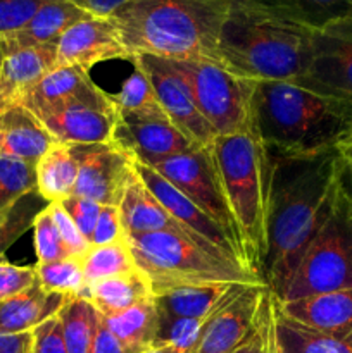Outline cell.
Returning <instances> with one entry per match:
<instances>
[{
	"label": "cell",
	"mask_w": 352,
	"mask_h": 353,
	"mask_svg": "<svg viewBox=\"0 0 352 353\" xmlns=\"http://www.w3.org/2000/svg\"><path fill=\"white\" fill-rule=\"evenodd\" d=\"M271 154L268 255L262 279L276 300L282 296L304 252L330 217L338 195L337 150L320 155Z\"/></svg>",
	"instance_id": "obj_1"
},
{
	"label": "cell",
	"mask_w": 352,
	"mask_h": 353,
	"mask_svg": "<svg viewBox=\"0 0 352 353\" xmlns=\"http://www.w3.org/2000/svg\"><path fill=\"white\" fill-rule=\"evenodd\" d=\"M313 28L262 0H233L217 43L231 72L252 81H295L313 52Z\"/></svg>",
	"instance_id": "obj_2"
},
{
	"label": "cell",
	"mask_w": 352,
	"mask_h": 353,
	"mask_svg": "<svg viewBox=\"0 0 352 353\" xmlns=\"http://www.w3.org/2000/svg\"><path fill=\"white\" fill-rule=\"evenodd\" d=\"M254 121L275 154H326L352 133V100L314 92L299 81H259Z\"/></svg>",
	"instance_id": "obj_3"
},
{
	"label": "cell",
	"mask_w": 352,
	"mask_h": 353,
	"mask_svg": "<svg viewBox=\"0 0 352 353\" xmlns=\"http://www.w3.org/2000/svg\"><path fill=\"white\" fill-rule=\"evenodd\" d=\"M233 0H131L113 14L128 52L219 62L217 43Z\"/></svg>",
	"instance_id": "obj_4"
},
{
	"label": "cell",
	"mask_w": 352,
	"mask_h": 353,
	"mask_svg": "<svg viewBox=\"0 0 352 353\" xmlns=\"http://www.w3.org/2000/svg\"><path fill=\"white\" fill-rule=\"evenodd\" d=\"M224 199L237 223L252 271L262 278L268 255L273 162L255 121L245 130L217 137L211 145Z\"/></svg>",
	"instance_id": "obj_5"
},
{
	"label": "cell",
	"mask_w": 352,
	"mask_h": 353,
	"mask_svg": "<svg viewBox=\"0 0 352 353\" xmlns=\"http://www.w3.org/2000/svg\"><path fill=\"white\" fill-rule=\"evenodd\" d=\"M128 247L138 271L148 279L152 295L169 288L211 283L266 285L257 272L202 247L175 231L128 236Z\"/></svg>",
	"instance_id": "obj_6"
},
{
	"label": "cell",
	"mask_w": 352,
	"mask_h": 353,
	"mask_svg": "<svg viewBox=\"0 0 352 353\" xmlns=\"http://www.w3.org/2000/svg\"><path fill=\"white\" fill-rule=\"evenodd\" d=\"M162 59V57H161ZM192 95L197 109L217 137L245 130L254 121L257 81L231 72L213 59H162Z\"/></svg>",
	"instance_id": "obj_7"
},
{
	"label": "cell",
	"mask_w": 352,
	"mask_h": 353,
	"mask_svg": "<svg viewBox=\"0 0 352 353\" xmlns=\"http://www.w3.org/2000/svg\"><path fill=\"white\" fill-rule=\"evenodd\" d=\"M352 288V203L338 190L335 207L304 252L276 302Z\"/></svg>",
	"instance_id": "obj_8"
},
{
	"label": "cell",
	"mask_w": 352,
	"mask_h": 353,
	"mask_svg": "<svg viewBox=\"0 0 352 353\" xmlns=\"http://www.w3.org/2000/svg\"><path fill=\"white\" fill-rule=\"evenodd\" d=\"M144 164H147L148 168L159 172L162 178L168 179L175 188H178L199 209H202L211 219L216 221L230 234L231 240L240 247L245 257L237 223H235L233 214H231L226 199H224L223 186H221L211 145L185 152V154L171 155V157L152 159V161H145ZM245 261H247V257H245Z\"/></svg>",
	"instance_id": "obj_9"
},
{
	"label": "cell",
	"mask_w": 352,
	"mask_h": 353,
	"mask_svg": "<svg viewBox=\"0 0 352 353\" xmlns=\"http://www.w3.org/2000/svg\"><path fill=\"white\" fill-rule=\"evenodd\" d=\"M295 81L324 95L352 100V17L314 31L309 65Z\"/></svg>",
	"instance_id": "obj_10"
},
{
	"label": "cell",
	"mask_w": 352,
	"mask_h": 353,
	"mask_svg": "<svg viewBox=\"0 0 352 353\" xmlns=\"http://www.w3.org/2000/svg\"><path fill=\"white\" fill-rule=\"evenodd\" d=\"M266 285H248L217 307L200 327L195 345L186 353H235L254 331L255 316L268 293Z\"/></svg>",
	"instance_id": "obj_11"
},
{
	"label": "cell",
	"mask_w": 352,
	"mask_h": 353,
	"mask_svg": "<svg viewBox=\"0 0 352 353\" xmlns=\"http://www.w3.org/2000/svg\"><path fill=\"white\" fill-rule=\"evenodd\" d=\"M78 161L72 195L85 196L100 205H117L133 171L130 155L116 143L71 145Z\"/></svg>",
	"instance_id": "obj_12"
},
{
	"label": "cell",
	"mask_w": 352,
	"mask_h": 353,
	"mask_svg": "<svg viewBox=\"0 0 352 353\" xmlns=\"http://www.w3.org/2000/svg\"><path fill=\"white\" fill-rule=\"evenodd\" d=\"M130 62L140 65L148 76L169 123L195 147L202 148L213 145L217 138L216 131L200 114L186 86L166 65V62L154 55H133Z\"/></svg>",
	"instance_id": "obj_13"
},
{
	"label": "cell",
	"mask_w": 352,
	"mask_h": 353,
	"mask_svg": "<svg viewBox=\"0 0 352 353\" xmlns=\"http://www.w3.org/2000/svg\"><path fill=\"white\" fill-rule=\"evenodd\" d=\"M133 161L135 171L138 172V176L141 178V181L145 183L148 190L154 193L155 199L161 202V205L188 231L190 234H193L195 238H199L200 241H204L206 245H209L211 248L217 250L219 254H223L224 257L231 259V261L238 262V264L245 265L247 269L248 264L245 261L244 254H242L240 247L231 240L230 234L219 226L214 219H211L202 209L195 205L188 196L183 195L178 188L171 185L166 178H162L159 172H155L154 169L148 168L144 162L137 161V159L131 157ZM252 271V269H251Z\"/></svg>",
	"instance_id": "obj_14"
},
{
	"label": "cell",
	"mask_w": 352,
	"mask_h": 353,
	"mask_svg": "<svg viewBox=\"0 0 352 353\" xmlns=\"http://www.w3.org/2000/svg\"><path fill=\"white\" fill-rule=\"evenodd\" d=\"M131 61L116 21L90 16L72 24L57 41V65H75L90 72L99 62Z\"/></svg>",
	"instance_id": "obj_15"
},
{
	"label": "cell",
	"mask_w": 352,
	"mask_h": 353,
	"mask_svg": "<svg viewBox=\"0 0 352 353\" xmlns=\"http://www.w3.org/2000/svg\"><path fill=\"white\" fill-rule=\"evenodd\" d=\"M30 110L43 124L55 143H110L117 124V114L93 109L81 103L31 107Z\"/></svg>",
	"instance_id": "obj_16"
},
{
	"label": "cell",
	"mask_w": 352,
	"mask_h": 353,
	"mask_svg": "<svg viewBox=\"0 0 352 353\" xmlns=\"http://www.w3.org/2000/svg\"><path fill=\"white\" fill-rule=\"evenodd\" d=\"M19 102L28 109L81 103V105L93 107V109L117 114L113 95L99 88L92 81L88 72L75 68V65H55Z\"/></svg>",
	"instance_id": "obj_17"
},
{
	"label": "cell",
	"mask_w": 352,
	"mask_h": 353,
	"mask_svg": "<svg viewBox=\"0 0 352 353\" xmlns=\"http://www.w3.org/2000/svg\"><path fill=\"white\" fill-rule=\"evenodd\" d=\"M286 319L331 336L352 333V288L317 293L290 302H276Z\"/></svg>",
	"instance_id": "obj_18"
},
{
	"label": "cell",
	"mask_w": 352,
	"mask_h": 353,
	"mask_svg": "<svg viewBox=\"0 0 352 353\" xmlns=\"http://www.w3.org/2000/svg\"><path fill=\"white\" fill-rule=\"evenodd\" d=\"M117 209H119L121 226H123L124 238L138 236V234L147 233H157V231H175V233H182L193 238V240L199 241L202 247L219 254L217 250L211 248L209 245L200 241L199 238L190 234L188 231H186L185 228H183L182 224H179L178 221L161 205V202L155 199L154 193H152L150 190L145 186V183L141 181V178L138 176V172L135 171V168L133 171H131L130 178H128L123 195H121L119 203H117Z\"/></svg>",
	"instance_id": "obj_19"
},
{
	"label": "cell",
	"mask_w": 352,
	"mask_h": 353,
	"mask_svg": "<svg viewBox=\"0 0 352 353\" xmlns=\"http://www.w3.org/2000/svg\"><path fill=\"white\" fill-rule=\"evenodd\" d=\"M113 143L123 148L130 157L138 161L171 157L195 150V145L186 140L169 121H130L117 119Z\"/></svg>",
	"instance_id": "obj_20"
},
{
	"label": "cell",
	"mask_w": 352,
	"mask_h": 353,
	"mask_svg": "<svg viewBox=\"0 0 352 353\" xmlns=\"http://www.w3.org/2000/svg\"><path fill=\"white\" fill-rule=\"evenodd\" d=\"M54 143L43 124L21 102L10 103L0 114V155L37 164Z\"/></svg>",
	"instance_id": "obj_21"
},
{
	"label": "cell",
	"mask_w": 352,
	"mask_h": 353,
	"mask_svg": "<svg viewBox=\"0 0 352 353\" xmlns=\"http://www.w3.org/2000/svg\"><path fill=\"white\" fill-rule=\"evenodd\" d=\"M90 14L68 0H47L26 26L16 33L0 38L6 54L14 48L35 47V45H57L59 38L78 21L86 19Z\"/></svg>",
	"instance_id": "obj_22"
},
{
	"label": "cell",
	"mask_w": 352,
	"mask_h": 353,
	"mask_svg": "<svg viewBox=\"0 0 352 353\" xmlns=\"http://www.w3.org/2000/svg\"><path fill=\"white\" fill-rule=\"evenodd\" d=\"M248 285L238 283H211L169 288L154 295V303L161 317H186L206 321L217 307L223 305L233 293Z\"/></svg>",
	"instance_id": "obj_23"
},
{
	"label": "cell",
	"mask_w": 352,
	"mask_h": 353,
	"mask_svg": "<svg viewBox=\"0 0 352 353\" xmlns=\"http://www.w3.org/2000/svg\"><path fill=\"white\" fill-rule=\"evenodd\" d=\"M55 65H57L55 43L14 48L7 52L3 59L0 86L14 102H19Z\"/></svg>",
	"instance_id": "obj_24"
},
{
	"label": "cell",
	"mask_w": 352,
	"mask_h": 353,
	"mask_svg": "<svg viewBox=\"0 0 352 353\" xmlns=\"http://www.w3.org/2000/svg\"><path fill=\"white\" fill-rule=\"evenodd\" d=\"M69 296L47 292L40 283L9 300L0 302V334L30 333L50 317L57 316Z\"/></svg>",
	"instance_id": "obj_25"
},
{
	"label": "cell",
	"mask_w": 352,
	"mask_h": 353,
	"mask_svg": "<svg viewBox=\"0 0 352 353\" xmlns=\"http://www.w3.org/2000/svg\"><path fill=\"white\" fill-rule=\"evenodd\" d=\"M102 317L128 353H147L154 348L159 331V312L154 296L123 312Z\"/></svg>",
	"instance_id": "obj_26"
},
{
	"label": "cell",
	"mask_w": 352,
	"mask_h": 353,
	"mask_svg": "<svg viewBox=\"0 0 352 353\" xmlns=\"http://www.w3.org/2000/svg\"><path fill=\"white\" fill-rule=\"evenodd\" d=\"M152 286L138 269L126 274L102 279L86 290V296L102 316L123 312L137 303L152 299Z\"/></svg>",
	"instance_id": "obj_27"
},
{
	"label": "cell",
	"mask_w": 352,
	"mask_h": 353,
	"mask_svg": "<svg viewBox=\"0 0 352 353\" xmlns=\"http://www.w3.org/2000/svg\"><path fill=\"white\" fill-rule=\"evenodd\" d=\"M78 178V161L71 145L54 143L37 162V190L48 203L72 195Z\"/></svg>",
	"instance_id": "obj_28"
},
{
	"label": "cell",
	"mask_w": 352,
	"mask_h": 353,
	"mask_svg": "<svg viewBox=\"0 0 352 353\" xmlns=\"http://www.w3.org/2000/svg\"><path fill=\"white\" fill-rule=\"evenodd\" d=\"M135 69L116 95H113L116 103L117 119L138 123V121H162L166 117L150 79L140 65L133 64Z\"/></svg>",
	"instance_id": "obj_29"
},
{
	"label": "cell",
	"mask_w": 352,
	"mask_h": 353,
	"mask_svg": "<svg viewBox=\"0 0 352 353\" xmlns=\"http://www.w3.org/2000/svg\"><path fill=\"white\" fill-rule=\"evenodd\" d=\"M278 353H352V333L345 336L317 333L286 319L276 309Z\"/></svg>",
	"instance_id": "obj_30"
},
{
	"label": "cell",
	"mask_w": 352,
	"mask_h": 353,
	"mask_svg": "<svg viewBox=\"0 0 352 353\" xmlns=\"http://www.w3.org/2000/svg\"><path fill=\"white\" fill-rule=\"evenodd\" d=\"M69 353H90L100 314L85 296H71L57 314Z\"/></svg>",
	"instance_id": "obj_31"
},
{
	"label": "cell",
	"mask_w": 352,
	"mask_h": 353,
	"mask_svg": "<svg viewBox=\"0 0 352 353\" xmlns=\"http://www.w3.org/2000/svg\"><path fill=\"white\" fill-rule=\"evenodd\" d=\"M79 262H81L86 286L137 269L126 238H121L109 245L90 247L85 255L79 257Z\"/></svg>",
	"instance_id": "obj_32"
},
{
	"label": "cell",
	"mask_w": 352,
	"mask_h": 353,
	"mask_svg": "<svg viewBox=\"0 0 352 353\" xmlns=\"http://www.w3.org/2000/svg\"><path fill=\"white\" fill-rule=\"evenodd\" d=\"M314 31L352 17V0H262Z\"/></svg>",
	"instance_id": "obj_33"
},
{
	"label": "cell",
	"mask_w": 352,
	"mask_h": 353,
	"mask_svg": "<svg viewBox=\"0 0 352 353\" xmlns=\"http://www.w3.org/2000/svg\"><path fill=\"white\" fill-rule=\"evenodd\" d=\"M48 207V202L38 190L26 193L0 210V261L10 245L16 243L28 230H31L37 217Z\"/></svg>",
	"instance_id": "obj_34"
},
{
	"label": "cell",
	"mask_w": 352,
	"mask_h": 353,
	"mask_svg": "<svg viewBox=\"0 0 352 353\" xmlns=\"http://www.w3.org/2000/svg\"><path fill=\"white\" fill-rule=\"evenodd\" d=\"M38 283L47 292L66 296H86L85 276L78 257H66L54 262H37Z\"/></svg>",
	"instance_id": "obj_35"
},
{
	"label": "cell",
	"mask_w": 352,
	"mask_h": 353,
	"mask_svg": "<svg viewBox=\"0 0 352 353\" xmlns=\"http://www.w3.org/2000/svg\"><path fill=\"white\" fill-rule=\"evenodd\" d=\"M37 190V164L0 155V210Z\"/></svg>",
	"instance_id": "obj_36"
},
{
	"label": "cell",
	"mask_w": 352,
	"mask_h": 353,
	"mask_svg": "<svg viewBox=\"0 0 352 353\" xmlns=\"http://www.w3.org/2000/svg\"><path fill=\"white\" fill-rule=\"evenodd\" d=\"M235 353H278L276 343V299L271 290L262 299L255 316L254 331Z\"/></svg>",
	"instance_id": "obj_37"
},
{
	"label": "cell",
	"mask_w": 352,
	"mask_h": 353,
	"mask_svg": "<svg viewBox=\"0 0 352 353\" xmlns=\"http://www.w3.org/2000/svg\"><path fill=\"white\" fill-rule=\"evenodd\" d=\"M202 319H186V317H161L154 348L173 347L176 352L186 353L195 345L202 327Z\"/></svg>",
	"instance_id": "obj_38"
},
{
	"label": "cell",
	"mask_w": 352,
	"mask_h": 353,
	"mask_svg": "<svg viewBox=\"0 0 352 353\" xmlns=\"http://www.w3.org/2000/svg\"><path fill=\"white\" fill-rule=\"evenodd\" d=\"M33 243L38 262H54L71 257L52 219L48 207L37 217L33 224Z\"/></svg>",
	"instance_id": "obj_39"
},
{
	"label": "cell",
	"mask_w": 352,
	"mask_h": 353,
	"mask_svg": "<svg viewBox=\"0 0 352 353\" xmlns=\"http://www.w3.org/2000/svg\"><path fill=\"white\" fill-rule=\"evenodd\" d=\"M47 0H0V38L26 26Z\"/></svg>",
	"instance_id": "obj_40"
},
{
	"label": "cell",
	"mask_w": 352,
	"mask_h": 353,
	"mask_svg": "<svg viewBox=\"0 0 352 353\" xmlns=\"http://www.w3.org/2000/svg\"><path fill=\"white\" fill-rule=\"evenodd\" d=\"M38 281L35 265H14L0 261V302L9 300Z\"/></svg>",
	"instance_id": "obj_41"
},
{
	"label": "cell",
	"mask_w": 352,
	"mask_h": 353,
	"mask_svg": "<svg viewBox=\"0 0 352 353\" xmlns=\"http://www.w3.org/2000/svg\"><path fill=\"white\" fill-rule=\"evenodd\" d=\"M48 212H50L52 219H54L55 226H57L59 234H61L62 241H64L66 248H68L69 255L71 257H83L85 252L88 250L92 245L86 241V238L79 233L78 226L75 224V221L71 219L66 209L62 207L61 202L48 203Z\"/></svg>",
	"instance_id": "obj_42"
},
{
	"label": "cell",
	"mask_w": 352,
	"mask_h": 353,
	"mask_svg": "<svg viewBox=\"0 0 352 353\" xmlns=\"http://www.w3.org/2000/svg\"><path fill=\"white\" fill-rule=\"evenodd\" d=\"M62 207L66 209V212L71 216V219L75 221V224L78 226L79 233L86 238V241H92L93 230H95L97 219H99V214L102 205L93 200L85 199V196L78 195H69L68 199L62 200Z\"/></svg>",
	"instance_id": "obj_43"
},
{
	"label": "cell",
	"mask_w": 352,
	"mask_h": 353,
	"mask_svg": "<svg viewBox=\"0 0 352 353\" xmlns=\"http://www.w3.org/2000/svg\"><path fill=\"white\" fill-rule=\"evenodd\" d=\"M30 353H69L59 316L50 317L31 331Z\"/></svg>",
	"instance_id": "obj_44"
},
{
	"label": "cell",
	"mask_w": 352,
	"mask_h": 353,
	"mask_svg": "<svg viewBox=\"0 0 352 353\" xmlns=\"http://www.w3.org/2000/svg\"><path fill=\"white\" fill-rule=\"evenodd\" d=\"M121 238H124V233L123 226H121L119 209H117V205H102L90 245L92 247L109 245L121 240Z\"/></svg>",
	"instance_id": "obj_45"
},
{
	"label": "cell",
	"mask_w": 352,
	"mask_h": 353,
	"mask_svg": "<svg viewBox=\"0 0 352 353\" xmlns=\"http://www.w3.org/2000/svg\"><path fill=\"white\" fill-rule=\"evenodd\" d=\"M90 353H128L124 350L123 345L117 341V338L110 333V330L107 327L102 316H100L99 327H97L95 340H93Z\"/></svg>",
	"instance_id": "obj_46"
},
{
	"label": "cell",
	"mask_w": 352,
	"mask_h": 353,
	"mask_svg": "<svg viewBox=\"0 0 352 353\" xmlns=\"http://www.w3.org/2000/svg\"><path fill=\"white\" fill-rule=\"evenodd\" d=\"M68 2L86 10L90 16L110 17L117 9H121L124 3L131 2V0H68Z\"/></svg>",
	"instance_id": "obj_47"
},
{
	"label": "cell",
	"mask_w": 352,
	"mask_h": 353,
	"mask_svg": "<svg viewBox=\"0 0 352 353\" xmlns=\"http://www.w3.org/2000/svg\"><path fill=\"white\" fill-rule=\"evenodd\" d=\"M31 331L21 334H0V353H30Z\"/></svg>",
	"instance_id": "obj_48"
},
{
	"label": "cell",
	"mask_w": 352,
	"mask_h": 353,
	"mask_svg": "<svg viewBox=\"0 0 352 353\" xmlns=\"http://www.w3.org/2000/svg\"><path fill=\"white\" fill-rule=\"evenodd\" d=\"M338 190L342 195L352 203V162H345L340 159L338 164V174H337Z\"/></svg>",
	"instance_id": "obj_49"
},
{
	"label": "cell",
	"mask_w": 352,
	"mask_h": 353,
	"mask_svg": "<svg viewBox=\"0 0 352 353\" xmlns=\"http://www.w3.org/2000/svg\"><path fill=\"white\" fill-rule=\"evenodd\" d=\"M337 152H338V155H340L342 161L352 162V133L349 134V137L345 138L340 145H338Z\"/></svg>",
	"instance_id": "obj_50"
},
{
	"label": "cell",
	"mask_w": 352,
	"mask_h": 353,
	"mask_svg": "<svg viewBox=\"0 0 352 353\" xmlns=\"http://www.w3.org/2000/svg\"><path fill=\"white\" fill-rule=\"evenodd\" d=\"M10 103H14V100L10 99V97L7 95L6 92H3V88H2V86H0V114H2L3 110H6L7 107L10 105Z\"/></svg>",
	"instance_id": "obj_51"
},
{
	"label": "cell",
	"mask_w": 352,
	"mask_h": 353,
	"mask_svg": "<svg viewBox=\"0 0 352 353\" xmlns=\"http://www.w3.org/2000/svg\"><path fill=\"white\" fill-rule=\"evenodd\" d=\"M147 353H179V352H176L173 347H157V348H152V350Z\"/></svg>",
	"instance_id": "obj_52"
},
{
	"label": "cell",
	"mask_w": 352,
	"mask_h": 353,
	"mask_svg": "<svg viewBox=\"0 0 352 353\" xmlns=\"http://www.w3.org/2000/svg\"><path fill=\"white\" fill-rule=\"evenodd\" d=\"M3 59H6V50H3V45H2V41H0V71H2Z\"/></svg>",
	"instance_id": "obj_53"
}]
</instances>
